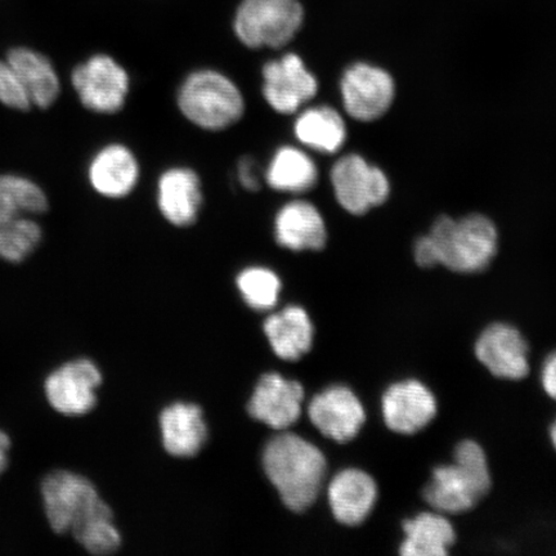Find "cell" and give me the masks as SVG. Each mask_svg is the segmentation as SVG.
I'll list each match as a JSON object with an SVG mask.
<instances>
[{"mask_svg": "<svg viewBox=\"0 0 556 556\" xmlns=\"http://www.w3.org/2000/svg\"><path fill=\"white\" fill-rule=\"evenodd\" d=\"M378 493L377 482L366 471L346 469L338 472L329 485L333 517L344 526L363 525L377 504Z\"/></svg>", "mask_w": 556, "mask_h": 556, "instance_id": "obj_17", "label": "cell"}, {"mask_svg": "<svg viewBox=\"0 0 556 556\" xmlns=\"http://www.w3.org/2000/svg\"><path fill=\"white\" fill-rule=\"evenodd\" d=\"M238 287L243 301L255 311H270L280 296V278L268 268L252 267L238 277Z\"/></svg>", "mask_w": 556, "mask_h": 556, "instance_id": "obj_28", "label": "cell"}, {"mask_svg": "<svg viewBox=\"0 0 556 556\" xmlns=\"http://www.w3.org/2000/svg\"><path fill=\"white\" fill-rule=\"evenodd\" d=\"M47 194L26 177L0 176V260L21 263L37 250L43 229L35 217L47 212Z\"/></svg>", "mask_w": 556, "mask_h": 556, "instance_id": "obj_2", "label": "cell"}, {"mask_svg": "<svg viewBox=\"0 0 556 556\" xmlns=\"http://www.w3.org/2000/svg\"><path fill=\"white\" fill-rule=\"evenodd\" d=\"M318 179L315 162L296 148L285 146L268 166L266 180L276 191L301 193L313 189Z\"/></svg>", "mask_w": 556, "mask_h": 556, "instance_id": "obj_26", "label": "cell"}, {"mask_svg": "<svg viewBox=\"0 0 556 556\" xmlns=\"http://www.w3.org/2000/svg\"><path fill=\"white\" fill-rule=\"evenodd\" d=\"M0 103L4 106L27 111L33 108V102L24 83L7 60L0 61Z\"/></svg>", "mask_w": 556, "mask_h": 556, "instance_id": "obj_29", "label": "cell"}, {"mask_svg": "<svg viewBox=\"0 0 556 556\" xmlns=\"http://www.w3.org/2000/svg\"><path fill=\"white\" fill-rule=\"evenodd\" d=\"M102 384L100 368L92 361L76 359L55 368L45 381V394L54 412L75 417L97 405V389Z\"/></svg>", "mask_w": 556, "mask_h": 556, "instance_id": "obj_10", "label": "cell"}, {"mask_svg": "<svg viewBox=\"0 0 556 556\" xmlns=\"http://www.w3.org/2000/svg\"><path fill=\"white\" fill-rule=\"evenodd\" d=\"M263 467L288 509L302 513L315 504L328 463L315 444L296 434L283 433L268 442Z\"/></svg>", "mask_w": 556, "mask_h": 556, "instance_id": "obj_1", "label": "cell"}, {"mask_svg": "<svg viewBox=\"0 0 556 556\" xmlns=\"http://www.w3.org/2000/svg\"><path fill=\"white\" fill-rule=\"evenodd\" d=\"M382 417L387 427L399 434H415L433 421L437 400L419 380L394 382L382 395Z\"/></svg>", "mask_w": 556, "mask_h": 556, "instance_id": "obj_14", "label": "cell"}, {"mask_svg": "<svg viewBox=\"0 0 556 556\" xmlns=\"http://www.w3.org/2000/svg\"><path fill=\"white\" fill-rule=\"evenodd\" d=\"M454 460V464L435 468L424 490L426 502L440 513L471 510L492 485L489 462L481 444L475 441L458 443Z\"/></svg>", "mask_w": 556, "mask_h": 556, "instance_id": "obj_3", "label": "cell"}, {"mask_svg": "<svg viewBox=\"0 0 556 556\" xmlns=\"http://www.w3.org/2000/svg\"><path fill=\"white\" fill-rule=\"evenodd\" d=\"M114 514L106 503L75 525L73 536L86 551L93 555H110L122 545L119 531L114 526Z\"/></svg>", "mask_w": 556, "mask_h": 556, "instance_id": "obj_27", "label": "cell"}, {"mask_svg": "<svg viewBox=\"0 0 556 556\" xmlns=\"http://www.w3.org/2000/svg\"><path fill=\"white\" fill-rule=\"evenodd\" d=\"M203 201L198 174L187 168L165 172L159 180L157 203L173 226L189 227L198 219Z\"/></svg>", "mask_w": 556, "mask_h": 556, "instance_id": "obj_19", "label": "cell"}, {"mask_svg": "<svg viewBox=\"0 0 556 556\" xmlns=\"http://www.w3.org/2000/svg\"><path fill=\"white\" fill-rule=\"evenodd\" d=\"M275 238L278 245L293 252L321 250L328 241V231L318 208L308 201L296 200L278 212Z\"/></svg>", "mask_w": 556, "mask_h": 556, "instance_id": "obj_18", "label": "cell"}, {"mask_svg": "<svg viewBox=\"0 0 556 556\" xmlns=\"http://www.w3.org/2000/svg\"><path fill=\"white\" fill-rule=\"evenodd\" d=\"M415 261L424 268L438 266L435 250L428 235L417 240L415 245Z\"/></svg>", "mask_w": 556, "mask_h": 556, "instance_id": "obj_30", "label": "cell"}, {"mask_svg": "<svg viewBox=\"0 0 556 556\" xmlns=\"http://www.w3.org/2000/svg\"><path fill=\"white\" fill-rule=\"evenodd\" d=\"M342 96L348 115L372 122L384 115L394 99V81L386 70L358 62L345 70Z\"/></svg>", "mask_w": 556, "mask_h": 556, "instance_id": "obj_11", "label": "cell"}, {"mask_svg": "<svg viewBox=\"0 0 556 556\" xmlns=\"http://www.w3.org/2000/svg\"><path fill=\"white\" fill-rule=\"evenodd\" d=\"M239 180L242 187L249 191H256L261 187L258 173L255 170V163L250 157H243L239 163Z\"/></svg>", "mask_w": 556, "mask_h": 556, "instance_id": "obj_31", "label": "cell"}, {"mask_svg": "<svg viewBox=\"0 0 556 556\" xmlns=\"http://www.w3.org/2000/svg\"><path fill=\"white\" fill-rule=\"evenodd\" d=\"M309 419L330 440L345 443L356 438L366 421L363 402L350 388L333 386L309 403Z\"/></svg>", "mask_w": 556, "mask_h": 556, "instance_id": "obj_13", "label": "cell"}, {"mask_svg": "<svg viewBox=\"0 0 556 556\" xmlns=\"http://www.w3.org/2000/svg\"><path fill=\"white\" fill-rule=\"evenodd\" d=\"M437 263L458 274L481 273L497 252V231L483 215L472 214L458 220L441 217L428 235Z\"/></svg>", "mask_w": 556, "mask_h": 556, "instance_id": "obj_4", "label": "cell"}, {"mask_svg": "<svg viewBox=\"0 0 556 556\" xmlns=\"http://www.w3.org/2000/svg\"><path fill=\"white\" fill-rule=\"evenodd\" d=\"M551 441H552L553 447L556 451V419L553 422V426L551 428Z\"/></svg>", "mask_w": 556, "mask_h": 556, "instance_id": "obj_34", "label": "cell"}, {"mask_svg": "<svg viewBox=\"0 0 556 556\" xmlns=\"http://www.w3.org/2000/svg\"><path fill=\"white\" fill-rule=\"evenodd\" d=\"M331 184L340 206L354 215L381 205L391 191L384 172L356 154L338 160L331 170Z\"/></svg>", "mask_w": 556, "mask_h": 556, "instance_id": "obj_9", "label": "cell"}, {"mask_svg": "<svg viewBox=\"0 0 556 556\" xmlns=\"http://www.w3.org/2000/svg\"><path fill=\"white\" fill-rule=\"evenodd\" d=\"M93 189L106 198H124L134 191L139 177L138 163L122 144H110L97 154L88 170Z\"/></svg>", "mask_w": 556, "mask_h": 556, "instance_id": "obj_20", "label": "cell"}, {"mask_svg": "<svg viewBox=\"0 0 556 556\" xmlns=\"http://www.w3.org/2000/svg\"><path fill=\"white\" fill-rule=\"evenodd\" d=\"M163 443L168 454L176 457L198 455L206 441L203 412L194 405L174 403L160 416Z\"/></svg>", "mask_w": 556, "mask_h": 556, "instance_id": "obj_21", "label": "cell"}, {"mask_svg": "<svg viewBox=\"0 0 556 556\" xmlns=\"http://www.w3.org/2000/svg\"><path fill=\"white\" fill-rule=\"evenodd\" d=\"M298 0H242L235 18V33L249 48H281L303 25Z\"/></svg>", "mask_w": 556, "mask_h": 556, "instance_id": "obj_6", "label": "cell"}, {"mask_svg": "<svg viewBox=\"0 0 556 556\" xmlns=\"http://www.w3.org/2000/svg\"><path fill=\"white\" fill-rule=\"evenodd\" d=\"M178 106L198 127L222 130L238 123L245 102L238 87L224 74L201 70L187 78L179 89Z\"/></svg>", "mask_w": 556, "mask_h": 556, "instance_id": "obj_5", "label": "cell"}, {"mask_svg": "<svg viewBox=\"0 0 556 556\" xmlns=\"http://www.w3.org/2000/svg\"><path fill=\"white\" fill-rule=\"evenodd\" d=\"M405 540L400 553L406 556H443L454 546L456 533L451 521L438 513H421L403 523Z\"/></svg>", "mask_w": 556, "mask_h": 556, "instance_id": "obj_24", "label": "cell"}, {"mask_svg": "<svg viewBox=\"0 0 556 556\" xmlns=\"http://www.w3.org/2000/svg\"><path fill=\"white\" fill-rule=\"evenodd\" d=\"M530 348L520 331L504 323L492 324L479 336L476 356L492 375L507 380L530 374Z\"/></svg>", "mask_w": 556, "mask_h": 556, "instance_id": "obj_15", "label": "cell"}, {"mask_svg": "<svg viewBox=\"0 0 556 556\" xmlns=\"http://www.w3.org/2000/svg\"><path fill=\"white\" fill-rule=\"evenodd\" d=\"M294 131L299 142L323 154H337L346 138L342 115L329 106L305 110L298 116Z\"/></svg>", "mask_w": 556, "mask_h": 556, "instance_id": "obj_25", "label": "cell"}, {"mask_svg": "<svg viewBox=\"0 0 556 556\" xmlns=\"http://www.w3.org/2000/svg\"><path fill=\"white\" fill-rule=\"evenodd\" d=\"M318 81L298 54H285L263 67V94L277 113L294 114L317 94Z\"/></svg>", "mask_w": 556, "mask_h": 556, "instance_id": "obj_12", "label": "cell"}, {"mask_svg": "<svg viewBox=\"0 0 556 556\" xmlns=\"http://www.w3.org/2000/svg\"><path fill=\"white\" fill-rule=\"evenodd\" d=\"M264 332L278 357L298 361L311 351L315 329L307 312L289 305L266 319Z\"/></svg>", "mask_w": 556, "mask_h": 556, "instance_id": "obj_22", "label": "cell"}, {"mask_svg": "<svg viewBox=\"0 0 556 556\" xmlns=\"http://www.w3.org/2000/svg\"><path fill=\"white\" fill-rule=\"evenodd\" d=\"M5 60L24 83L33 106L51 108L59 99L61 90L59 75L52 62L45 54L25 47L13 48Z\"/></svg>", "mask_w": 556, "mask_h": 556, "instance_id": "obj_23", "label": "cell"}, {"mask_svg": "<svg viewBox=\"0 0 556 556\" xmlns=\"http://www.w3.org/2000/svg\"><path fill=\"white\" fill-rule=\"evenodd\" d=\"M303 401L301 382L283 379L278 374H266L255 388L248 412L255 420L273 429L285 430L301 417Z\"/></svg>", "mask_w": 556, "mask_h": 556, "instance_id": "obj_16", "label": "cell"}, {"mask_svg": "<svg viewBox=\"0 0 556 556\" xmlns=\"http://www.w3.org/2000/svg\"><path fill=\"white\" fill-rule=\"evenodd\" d=\"M40 490L48 523L59 534L72 532L76 523L103 502L92 482L66 470L50 472Z\"/></svg>", "mask_w": 556, "mask_h": 556, "instance_id": "obj_7", "label": "cell"}, {"mask_svg": "<svg viewBox=\"0 0 556 556\" xmlns=\"http://www.w3.org/2000/svg\"><path fill=\"white\" fill-rule=\"evenodd\" d=\"M72 80L83 106L93 113H117L129 92L127 72L106 54H96L76 66Z\"/></svg>", "mask_w": 556, "mask_h": 556, "instance_id": "obj_8", "label": "cell"}, {"mask_svg": "<svg viewBox=\"0 0 556 556\" xmlns=\"http://www.w3.org/2000/svg\"><path fill=\"white\" fill-rule=\"evenodd\" d=\"M11 438L0 429V476L9 468L10 464Z\"/></svg>", "mask_w": 556, "mask_h": 556, "instance_id": "obj_33", "label": "cell"}, {"mask_svg": "<svg viewBox=\"0 0 556 556\" xmlns=\"http://www.w3.org/2000/svg\"><path fill=\"white\" fill-rule=\"evenodd\" d=\"M541 382L548 397L556 401V352L545 359L541 370Z\"/></svg>", "mask_w": 556, "mask_h": 556, "instance_id": "obj_32", "label": "cell"}]
</instances>
